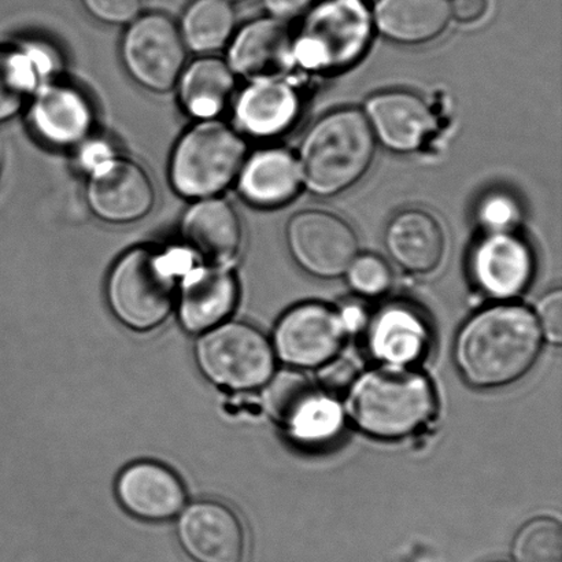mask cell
Masks as SVG:
<instances>
[{
    "label": "cell",
    "mask_w": 562,
    "mask_h": 562,
    "mask_svg": "<svg viewBox=\"0 0 562 562\" xmlns=\"http://www.w3.org/2000/svg\"><path fill=\"white\" fill-rule=\"evenodd\" d=\"M519 205L505 192L484 196L477 207V218L490 234L510 233L519 220Z\"/></svg>",
    "instance_id": "obj_31"
},
{
    "label": "cell",
    "mask_w": 562,
    "mask_h": 562,
    "mask_svg": "<svg viewBox=\"0 0 562 562\" xmlns=\"http://www.w3.org/2000/svg\"><path fill=\"white\" fill-rule=\"evenodd\" d=\"M272 19L289 21L306 14L317 0H262Z\"/></svg>",
    "instance_id": "obj_35"
},
{
    "label": "cell",
    "mask_w": 562,
    "mask_h": 562,
    "mask_svg": "<svg viewBox=\"0 0 562 562\" xmlns=\"http://www.w3.org/2000/svg\"><path fill=\"white\" fill-rule=\"evenodd\" d=\"M473 280L484 294L509 300L531 283L536 261L530 246L512 233L488 234L473 251Z\"/></svg>",
    "instance_id": "obj_18"
},
{
    "label": "cell",
    "mask_w": 562,
    "mask_h": 562,
    "mask_svg": "<svg viewBox=\"0 0 562 562\" xmlns=\"http://www.w3.org/2000/svg\"><path fill=\"white\" fill-rule=\"evenodd\" d=\"M227 2H229L231 4L235 3V2H241V0H227Z\"/></svg>",
    "instance_id": "obj_38"
},
{
    "label": "cell",
    "mask_w": 562,
    "mask_h": 562,
    "mask_svg": "<svg viewBox=\"0 0 562 562\" xmlns=\"http://www.w3.org/2000/svg\"><path fill=\"white\" fill-rule=\"evenodd\" d=\"M346 330L344 317L334 308L323 303H302L279 319L274 350L291 367H323L338 355Z\"/></svg>",
    "instance_id": "obj_11"
},
{
    "label": "cell",
    "mask_w": 562,
    "mask_h": 562,
    "mask_svg": "<svg viewBox=\"0 0 562 562\" xmlns=\"http://www.w3.org/2000/svg\"><path fill=\"white\" fill-rule=\"evenodd\" d=\"M247 145L238 132L218 120L195 124L180 137L170 158V181L181 196L206 200L238 180Z\"/></svg>",
    "instance_id": "obj_5"
},
{
    "label": "cell",
    "mask_w": 562,
    "mask_h": 562,
    "mask_svg": "<svg viewBox=\"0 0 562 562\" xmlns=\"http://www.w3.org/2000/svg\"><path fill=\"white\" fill-rule=\"evenodd\" d=\"M228 46L229 68L250 81L281 79L295 65L294 33L277 19L249 22Z\"/></svg>",
    "instance_id": "obj_14"
},
{
    "label": "cell",
    "mask_w": 562,
    "mask_h": 562,
    "mask_svg": "<svg viewBox=\"0 0 562 562\" xmlns=\"http://www.w3.org/2000/svg\"><path fill=\"white\" fill-rule=\"evenodd\" d=\"M516 562H562V530L550 517L527 522L512 547Z\"/></svg>",
    "instance_id": "obj_29"
},
{
    "label": "cell",
    "mask_w": 562,
    "mask_h": 562,
    "mask_svg": "<svg viewBox=\"0 0 562 562\" xmlns=\"http://www.w3.org/2000/svg\"><path fill=\"white\" fill-rule=\"evenodd\" d=\"M115 493L132 516L145 521H167L183 510L184 483L168 467L154 461H137L120 473Z\"/></svg>",
    "instance_id": "obj_17"
},
{
    "label": "cell",
    "mask_w": 562,
    "mask_h": 562,
    "mask_svg": "<svg viewBox=\"0 0 562 562\" xmlns=\"http://www.w3.org/2000/svg\"><path fill=\"white\" fill-rule=\"evenodd\" d=\"M384 244L393 260L409 272H432L443 260V229L437 218L418 209L401 212L391 220Z\"/></svg>",
    "instance_id": "obj_21"
},
{
    "label": "cell",
    "mask_w": 562,
    "mask_h": 562,
    "mask_svg": "<svg viewBox=\"0 0 562 562\" xmlns=\"http://www.w3.org/2000/svg\"><path fill=\"white\" fill-rule=\"evenodd\" d=\"M490 562H508V561H490Z\"/></svg>",
    "instance_id": "obj_39"
},
{
    "label": "cell",
    "mask_w": 562,
    "mask_h": 562,
    "mask_svg": "<svg viewBox=\"0 0 562 562\" xmlns=\"http://www.w3.org/2000/svg\"><path fill=\"white\" fill-rule=\"evenodd\" d=\"M195 357L201 372L220 387L256 390L273 376L271 341L247 323H223L206 330L196 341Z\"/></svg>",
    "instance_id": "obj_7"
},
{
    "label": "cell",
    "mask_w": 562,
    "mask_h": 562,
    "mask_svg": "<svg viewBox=\"0 0 562 562\" xmlns=\"http://www.w3.org/2000/svg\"><path fill=\"white\" fill-rule=\"evenodd\" d=\"M184 257L150 247L125 252L110 271L106 296L121 324L137 333L167 322L178 300V278Z\"/></svg>",
    "instance_id": "obj_4"
},
{
    "label": "cell",
    "mask_w": 562,
    "mask_h": 562,
    "mask_svg": "<svg viewBox=\"0 0 562 562\" xmlns=\"http://www.w3.org/2000/svg\"><path fill=\"white\" fill-rule=\"evenodd\" d=\"M87 202L102 222L131 224L153 211L156 189L139 164L114 156L91 170Z\"/></svg>",
    "instance_id": "obj_12"
},
{
    "label": "cell",
    "mask_w": 562,
    "mask_h": 562,
    "mask_svg": "<svg viewBox=\"0 0 562 562\" xmlns=\"http://www.w3.org/2000/svg\"><path fill=\"white\" fill-rule=\"evenodd\" d=\"M376 146L366 114L352 108L334 110L303 137L297 161L302 183L317 196L339 195L366 176Z\"/></svg>",
    "instance_id": "obj_2"
},
{
    "label": "cell",
    "mask_w": 562,
    "mask_h": 562,
    "mask_svg": "<svg viewBox=\"0 0 562 562\" xmlns=\"http://www.w3.org/2000/svg\"><path fill=\"white\" fill-rule=\"evenodd\" d=\"M372 32V13L363 0H323L294 33L295 65L317 74L345 70L367 52Z\"/></svg>",
    "instance_id": "obj_6"
},
{
    "label": "cell",
    "mask_w": 562,
    "mask_h": 562,
    "mask_svg": "<svg viewBox=\"0 0 562 562\" xmlns=\"http://www.w3.org/2000/svg\"><path fill=\"white\" fill-rule=\"evenodd\" d=\"M347 281L352 290L363 296L385 294L393 284V272L382 257L358 255L346 271Z\"/></svg>",
    "instance_id": "obj_30"
},
{
    "label": "cell",
    "mask_w": 562,
    "mask_h": 562,
    "mask_svg": "<svg viewBox=\"0 0 562 562\" xmlns=\"http://www.w3.org/2000/svg\"><path fill=\"white\" fill-rule=\"evenodd\" d=\"M176 86L187 114L200 121L217 120L233 97L235 74L225 60L202 55L186 66Z\"/></svg>",
    "instance_id": "obj_26"
},
{
    "label": "cell",
    "mask_w": 562,
    "mask_h": 562,
    "mask_svg": "<svg viewBox=\"0 0 562 562\" xmlns=\"http://www.w3.org/2000/svg\"><path fill=\"white\" fill-rule=\"evenodd\" d=\"M285 239L297 266L319 279L345 274L360 250L355 229L324 211L295 213L286 224Z\"/></svg>",
    "instance_id": "obj_10"
},
{
    "label": "cell",
    "mask_w": 562,
    "mask_h": 562,
    "mask_svg": "<svg viewBox=\"0 0 562 562\" xmlns=\"http://www.w3.org/2000/svg\"><path fill=\"white\" fill-rule=\"evenodd\" d=\"M449 0H378L373 26L389 41L417 46L435 41L449 26Z\"/></svg>",
    "instance_id": "obj_25"
},
{
    "label": "cell",
    "mask_w": 562,
    "mask_h": 562,
    "mask_svg": "<svg viewBox=\"0 0 562 562\" xmlns=\"http://www.w3.org/2000/svg\"><path fill=\"white\" fill-rule=\"evenodd\" d=\"M266 405L273 420L303 445L329 442L344 427V411L333 394L296 371H283L269 380Z\"/></svg>",
    "instance_id": "obj_8"
},
{
    "label": "cell",
    "mask_w": 562,
    "mask_h": 562,
    "mask_svg": "<svg viewBox=\"0 0 562 562\" xmlns=\"http://www.w3.org/2000/svg\"><path fill=\"white\" fill-rule=\"evenodd\" d=\"M54 68V58L41 47H0V123L21 112Z\"/></svg>",
    "instance_id": "obj_27"
},
{
    "label": "cell",
    "mask_w": 562,
    "mask_h": 562,
    "mask_svg": "<svg viewBox=\"0 0 562 562\" xmlns=\"http://www.w3.org/2000/svg\"><path fill=\"white\" fill-rule=\"evenodd\" d=\"M541 340L542 330L536 314L527 307H487L468 319L457 336V367L473 387H504L536 366Z\"/></svg>",
    "instance_id": "obj_1"
},
{
    "label": "cell",
    "mask_w": 562,
    "mask_h": 562,
    "mask_svg": "<svg viewBox=\"0 0 562 562\" xmlns=\"http://www.w3.org/2000/svg\"><path fill=\"white\" fill-rule=\"evenodd\" d=\"M236 15L227 0H194L181 16L179 31L187 49L211 55L228 46Z\"/></svg>",
    "instance_id": "obj_28"
},
{
    "label": "cell",
    "mask_w": 562,
    "mask_h": 562,
    "mask_svg": "<svg viewBox=\"0 0 562 562\" xmlns=\"http://www.w3.org/2000/svg\"><path fill=\"white\" fill-rule=\"evenodd\" d=\"M121 58L132 79L146 90H172L183 74L187 59L179 25L159 13L137 16L121 42Z\"/></svg>",
    "instance_id": "obj_9"
},
{
    "label": "cell",
    "mask_w": 562,
    "mask_h": 562,
    "mask_svg": "<svg viewBox=\"0 0 562 562\" xmlns=\"http://www.w3.org/2000/svg\"><path fill=\"white\" fill-rule=\"evenodd\" d=\"M93 110L85 93L63 82H47L35 92L31 123L48 145L74 147L85 143L93 128Z\"/></svg>",
    "instance_id": "obj_20"
},
{
    "label": "cell",
    "mask_w": 562,
    "mask_h": 562,
    "mask_svg": "<svg viewBox=\"0 0 562 562\" xmlns=\"http://www.w3.org/2000/svg\"><path fill=\"white\" fill-rule=\"evenodd\" d=\"M372 355L387 366L407 367L420 360L429 345V329L415 308L394 303L378 312L368 330Z\"/></svg>",
    "instance_id": "obj_24"
},
{
    "label": "cell",
    "mask_w": 562,
    "mask_h": 562,
    "mask_svg": "<svg viewBox=\"0 0 562 562\" xmlns=\"http://www.w3.org/2000/svg\"><path fill=\"white\" fill-rule=\"evenodd\" d=\"M81 4L103 24L125 25L140 15L143 0H81Z\"/></svg>",
    "instance_id": "obj_32"
},
{
    "label": "cell",
    "mask_w": 562,
    "mask_h": 562,
    "mask_svg": "<svg viewBox=\"0 0 562 562\" xmlns=\"http://www.w3.org/2000/svg\"><path fill=\"white\" fill-rule=\"evenodd\" d=\"M450 14L464 25L475 24L487 14L490 0H450Z\"/></svg>",
    "instance_id": "obj_36"
},
{
    "label": "cell",
    "mask_w": 562,
    "mask_h": 562,
    "mask_svg": "<svg viewBox=\"0 0 562 562\" xmlns=\"http://www.w3.org/2000/svg\"><path fill=\"white\" fill-rule=\"evenodd\" d=\"M539 327L552 344L560 345L562 340V292L554 290L539 302Z\"/></svg>",
    "instance_id": "obj_33"
},
{
    "label": "cell",
    "mask_w": 562,
    "mask_h": 562,
    "mask_svg": "<svg viewBox=\"0 0 562 562\" xmlns=\"http://www.w3.org/2000/svg\"><path fill=\"white\" fill-rule=\"evenodd\" d=\"M181 548L195 562H244L247 539L244 525L227 505L202 499L180 512Z\"/></svg>",
    "instance_id": "obj_13"
},
{
    "label": "cell",
    "mask_w": 562,
    "mask_h": 562,
    "mask_svg": "<svg viewBox=\"0 0 562 562\" xmlns=\"http://www.w3.org/2000/svg\"><path fill=\"white\" fill-rule=\"evenodd\" d=\"M302 184L297 159L284 148H262L247 157L238 176L241 196L251 205L273 209L294 200Z\"/></svg>",
    "instance_id": "obj_22"
},
{
    "label": "cell",
    "mask_w": 562,
    "mask_h": 562,
    "mask_svg": "<svg viewBox=\"0 0 562 562\" xmlns=\"http://www.w3.org/2000/svg\"><path fill=\"white\" fill-rule=\"evenodd\" d=\"M238 281L227 267L206 266L186 273L179 290V318L191 334L223 324L238 303Z\"/></svg>",
    "instance_id": "obj_19"
},
{
    "label": "cell",
    "mask_w": 562,
    "mask_h": 562,
    "mask_svg": "<svg viewBox=\"0 0 562 562\" xmlns=\"http://www.w3.org/2000/svg\"><path fill=\"white\" fill-rule=\"evenodd\" d=\"M300 114V97L286 82L251 81L235 103V119L247 135L277 137L289 131Z\"/></svg>",
    "instance_id": "obj_23"
},
{
    "label": "cell",
    "mask_w": 562,
    "mask_h": 562,
    "mask_svg": "<svg viewBox=\"0 0 562 562\" xmlns=\"http://www.w3.org/2000/svg\"><path fill=\"white\" fill-rule=\"evenodd\" d=\"M180 236L187 252L206 266L228 267L244 246V225L229 202L213 196L198 200L184 213Z\"/></svg>",
    "instance_id": "obj_15"
},
{
    "label": "cell",
    "mask_w": 562,
    "mask_h": 562,
    "mask_svg": "<svg viewBox=\"0 0 562 562\" xmlns=\"http://www.w3.org/2000/svg\"><path fill=\"white\" fill-rule=\"evenodd\" d=\"M114 156L113 148L106 145V143L88 142L87 145L82 147L80 162L82 168H86L88 173H90L92 169H95L99 165L106 162L108 159Z\"/></svg>",
    "instance_id": "obj_37"
},
{
    "label": "cell",
    "mask_w": 562,
    "mask_h": 562,
    "mask_svg": "<svg viewBox=\"0 0 562 562\" xmlns=\"http://www.w3.org/2000/svg\"><path fill=\"white\" fill-rule=\"evenodd\" d=\"M318 379L323 384V390L327 393H340V391L350 389V385L355 382L356 369L352 368L350 362L335 360L334 358L319 369Z\"/></svg>",
    "instance_id": "obj_34"
},
{
    "label": "cell",
    "mask_w": 562,
    "mask_h": 562,
    "mask_svg": "<svg viewBox=\"0 0 562 562\" xmlns=\"http://www.w3.org/2000/svg\"><path fill=\"white\" fill-rule=\"evenodd\" d=\"M347 413L360 431L379 439H400L432 417L437 398L432 384L409 367L371 369L350 385Z\"/></svg>",
    "instance_id": "obj_3"
},
{
    "label": "cell",
    "mask_w": 562,
    "mask_h": 562,
    "mask_svg": "<svg viewBox=\"0 0 562 562\" xmlns=\"http://www.w3.org/2000/svg\"><path fill=\"white\" fill-rule=\"evenodd\" d=\"M363 114L374 139L400 154L418 150L437 128L431 108L409 91L379 92L368 99Z\"/></svg>",
    "instance_id": "obj_16"
}]
</instances>
